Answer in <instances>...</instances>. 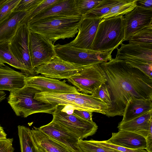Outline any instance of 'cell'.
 <instances>
[{
    "instance_id": "1",
    "label": "cell",
    "mask_w": 152,
    "mask_h": 152,
    "mask_svg": "<svg viewBox=\"0 0 152 152\" xmlns=\"http://www.w3.org/2000/svg\"><path fill=\"white\" fill-rule=\"evenodd\" d=\"M100 65L112 102L107 116H123L126 104L132 97L152 99V79L138 69L124 61L113 58Z\"/></svg>"
},
{
    "instance_id": "2",
    "label": "cell",
    "mask_w": 152,
    "mask_h": 152,
    "mask_svg": "<svg viewBox=\"0 0 152 152\" xmlns=\"http://www.w3.org/2000/svg\"><path fill=\"white\" fill-rule=\"evenodd\" d=\"M83 19L82 15L54 16L26 24L30 32L39 34L54 44L58 39L74 37Z\"/></svg>"
},
{
    "instance_id": "3",
    "label": "cell",
    "mask_w": 152,
    "mask_h": 152,
    "mask_svg": "<svg viewBox=\"0 0 152 152\" xmlns=\"http://www.w3.org/2000/svg\"><path fill=\"white\" fill-rule=\"evenodd\" d=\"M34 99L56 106H70L74 108L96 112L106 115L108 106L100 99L91 94L78 93H36Z\"/></svg>"
},
{
    "instance_id": "4",
    "label": "cell",
    "mask_w": 152,
    "mask_h": 152,
    "mask_svg": "<svg viewBox=\"0 0 152 152\" xmlns=\"http://www.w3.org/2000/svg\"><path fill=\"white\" fill-rule=\"evenodd\" d=\"M39 92L35 88L25 85L22 88L10 91L8 102L18 116L26 118L38 113L52 114L57 106L34 99L35 94Z\"/></svg>"
},
{
    "instance_id": "5",
    "label": "cell",
    "mask_w": 152,
    "mask_h": 152,
    "mask_svg": "<svg viewBox=\"0 0 152 152\" xmlns=\"http://www.w3.org/2000/svg\"><path fill=\"white\" fill-rule=\"evenodd\" d=\"M123 15L102 19L99 23L91 50H113L124 41Z\"/></svg>"
},
{
    "instance_id": "6",
    "label": "cell",
    "mask_w": 152,
    "mask_h": 152,
    "mask_svg": "<svg viewBox=\"0 0 152 152\" xmlns=\"http://www.w3.org/2000/svg\"><path fill=\"white\" fill-rule=\"evenodd\" d=\"M56 55L62 60L81 66L100 64L113 59V50L100 51L74 47L68 43L54 45Z\"/></svg>"
},
{
    "instance_id": "7",
    "label": "cell",
    "mask_w": 152,
    "mask_h": 152,
    "mask_svg": "<svg viewBox=\"0 0 152 152\" xmlns=\"http://www.w3.org/2000/svg\"><path fill=\"white\" fill-rule=\"evenodd\" d=\"M65 106H57L52 114V122L83 140L94 134L98 126L94 122L85 120L73 112L70 113L65 109Z\"/></svg>"
},
{
    "instance_id": "8",
    "label": "cell",
    "mask_w": 152,
    "mask_h": 152,
    "mask_svg": "<svg viewBox=\"0 0 152 152\" xmlns=\"http://www.w3.org/2000/svg\"><path fill=\"white\" fill-rule=\"evenodd\" d=\"M67 80L79 91L92 94L107 80L100 64L86 66Z\"/></svg>"
},
{
    "instance_id": "9",
    "label": "cell",
    "mask_w": 152,
    "mask_h": 152,
    "mask_svg": "<svg viewBox=\"0 0 152 152\" xmlns=\"http://www.w3.org/2000/svg\"><path fill=\"white\" fill-rule=\"evenodd\" d=\"M54 44L40 34L30 32L28 46L33 68L46 64L56 55Z\"/></svg>"
},
{
    "instance_id": "10",
    "label": "cell",
    "mask_w": 152,
    "mask_h": 152,
    "mask_svg": "<svg viewBox=\"0 0 152 152\" xmlns=\"http://www.w3.org/2000/svg\"><path fill=\"white\" fill-rule=\"evenodd\" d=\"M86 66H81L65 61L56 56L48 62L34 69L37 75L40 74L58 80L68 79Z\"/></svg>"
},
{
    "instance_id": "11",
    "label": "cell",
    "mask_w": 152,
    "mask_h": 152,
    "mask_svg": "<svg viewBox=\"0 0 152 152\" xmlns=\"http://www.w3.org/2000/svg\"><path fill=\"white\" fill-rule=\"evenodd\" d=\"M30 32L26 24L20 25L15 35L9 42V45L13 55L26 67L33 76L37 75L33 68L30 56L28 46Z\"/></svg>"
},
{
    "instance_id": "12",
    "label": "cell",
    "mask_w": 152,
    "mask_h": 152,
    "mask_svg": "<svg viewBox=\"0 0 152 152\" xmlns=\"http://www.w3.org/2000/svg\"><path fill=\"white\" fill-rule=\"evenodd\" d=\"M66 80L42 75L26 76L25 78V85L33 88L42 92L58 93H78L79 92L74 86L66 83Z\"/></svg>"
},
{
    "instance_id": "13",
    "label": "cell",
    "mask_w": 152,
    "mask_h": 152,
    "mask_svg": "<svg viewBox=\"0 0 152 152\" xmlns=\"http://www.w3.org/2000/svg\"><path fill=\"white\" fill-rule=\"evenodd\" d=\"M124 41H128L130 37L152 24V10L144 8L138 5L124 16Z\"/></svg>"
},
{
    "instance_id": "14",
    "label": "cell",
    "mask_w": 152,
    "mask_h": 152,
    "mask_svg": "<svg viewBox=\"0 0 152 152\" xmlns=\"http://www.w3.org/2000/svg\"><path fill=\"white\" fill-rule=\"evenodd\" d=\"M115 59L126 61L152 63V44L122 43Z\"/></svg>"
},
{
    "instance_id": "15",
    "label": "cell",
    "mask_w": 152,
    "mask_h": 152,
    "mask_svg": "<svg viewBox=\"0 0 152 152\" xmlns=\"http://www.w3.org/2000/svg\"><path fill=\"white\" fill-rule=\"evenodd\" d=\"M101 18H83L76 38L68 44L74 47L91 50Z\"/></svg>"
},
{
    "instance_id": "16",
    "label": "cell",
    "mask_w": 152,
    "mask_h": 152,
    "mask_svg": "<svg viewBox=\"0 0 152 152\" xmlns=\"http://www.w3.org/2000/svg\"><path fill=\"white\" fill-rule=\"evenodd\" d=\"M39 129L44 133L74 152H83L78 143L80 140L75 135L57 124L50 122Z\"/></svg>"
},
{
    "instance_id": "17",
    "label": "cell",
    "mask_w": 152,
    "mask_h": 152,
    "mask_svg": "<svg viewBox=\"0 0 152 152\" xmlns=\"http://www.w3.org/2000/svg\"><path fill=\"white\" fill-rule=\"evenodd\" d=\"M81 15L77 10L76 0H61L27 21L26 24L54 16Z\"/></svg>"
},
{
    "instance_id": "18",
    "label": "cell",
    "mask_w": 152,
    "mask_h": 152,
    "mask_svg": "<svg viewBox=\"0 0 152 152\" xmlns=\"http://www.w3.org/2000/svg\"><path fill=\"white\" fill-rule=\"evenodd\" d=\"M105 142L115 145L132 149H145V138L137 134L124 131L112 133L111 137Z\"/></svg>"
},
{
    "instance_id": "19",
    "label": "cell",
    "mask_w": 152,
    "mask_h": 152,
    "mask_svg": "<svg viewBox=\"0 0 152 152\" xmlns=\"http://www.w3.org/2000/svg\"><path fill=\"white\" fill-rule=\"evenodd\" d=\"M25 77L8 66H0V91H10L22 88L26 85Z\"/></svg>"
},
{
    "instance_id": "20",
    "label": "cell",
    "mask_w": 152,
    "mask_h": 152,
    "mask_svg": "<svg viewBox=\"0 0 152 152\" xmlns=\"http://www.w3.org/2000/svg\"><path fill=\"white\" fill-rule=\"evenodd\" d=\"M151 121L152 110L128 121L120 122L117 128L119 131L133 132L142 136L145 139Z\"/></svg>"
},
{
    "instance_id": "21",
    "label": "cell",
    "mask_w": 152,
    "mask_h": 152,
    "mask_svg": "<svg viewBox=\"0 0 152 152\" xmlns=\"http://www.w3.org/2000/svg\"><path fill=\"white\" fill-rule=\"evenodd\" d=\"M30 12H13L0 23V44L10 42L23 19Z\"/></svg>"
},
{
    "instance_id": "22",
    "label": "cell",
    "mask_w": 152,
    "mask_h": 152,
    "mask_svg": "<svg viewBox=\"0 0 152 152\" xmlns=\"http://www.w3.org/2000/svg\"><path fill=\"white\" fill-rule=\"evenodd\" d=\"M33 138L42 152H74L35 127L31 130Z\"/></svg>"
},
{
    "instance_id": "23",
    "label": "cell",
    "mask_w": 152,
    "mask_h": 152,
    "mask_svg": "<svg viewBox=\"0 0 152 152\" xmlns=\"http://www.w3.org/2000/svg\"><path fill=\"white\" fill-rule=\"evenodd\" d=\"M152 110V99L131 98L127 102L121 122H126Z\"/></svg>"
},
{
    "instance_id": "24",
    "label": "cell",
    "mask_w": 152,
    "mask_h": 152,
    "mask_svg": "<svg viewBox=\"0 0 152 152\" xmlns=\"http://www.w3.org/2000/svg\"><path fill=\"white\" fill-rule=\"evenodd\" d=\"M18 128L21 152H42L33 138L31 130L23 126L19 125Z\"/></svg>"
},
{
    "instance_id": "25",
    "label": "cell",
    "mask_w": 152,
    "mask_h": 152,
    "mask_svg": "<svg viewBox=\"0 0 152 152\" xmlns=\"http://www.w3.org/2000/svg\"><path fill=\"white\" fill-rule=\"evenodd\" d=\"M9 42L0 44V59L4 63L20 69L26 76H33L26 67L20 62L10 51Z\"/></svg>"
},
{
    "instance_id": "26",
    "label": "cell",
    "mask_w": 152,
    "mask_h": 152,
    "mask_svg": "<svg viewBox=\"0 0 152 152\" xmlns=\"http://www.w3.org/2000/svg\"><path fill=\"white\" fill-rule=\"evenodd\" d=\"M137 0H120L111 8L109 12L103 15L101 18L107 19L119 15H123L129 13L137 6Z\"/></svg>"
},
{
    "instance_id": "27",
    "label": "cell",
    "mask_w": 152,
    "mask_h": 152,
    "mask_svg": "<svg viewBox=\"0 0 152 152\" xmlns=\"http://www.w3.org/2000/svg\"><path fill=\"white\" fill-rule=\"evenodd\" d=\"M120 0H102L94 8L82 16L83 18H99L110 10L111 8L118 3Z\"/></svg>"
},
{
    "instance_id": "28",
    "label": "cell",
    "mask_w": 152,
    "mask_h": 152,
    "mask_svg": "<svg viewBox=\"0 0 152 152\" xmlns=\"http://www.w3.org/2000/svg\"><path fill=\"white\" fill-rule=\"evenodd\" d=\"M83 152H122L115 149L104 146L91 139L86 140H80L78 143Z\"/></svg>"
},
{
    "instance_id": "29",
    "label": "cell",
    "mask_w": 152,
    "mask_h": 152,
    "mask_svg": "<svg viewBox=\"0 0 152 152\" xmlns=\"http://www.w3.org/2000/svg\"><path fill=\"white\" fill-rule=\"evenodd\" d=\"M128 40L129 43L152 44V24L136 32Z\"/></svg>"
},
{
    "instance_id": "30",
    "label": "cell",
    "mask_w": 152,
    "mask_h": 152,
    "mask_svg": "<svg viewBox=\"0 0 152 152\" xmlns=\"http://www.w3.org/2000/svg\"><path fill=\"white\" fill-rule=\"evenodd\" d=\"M61 0H43L36 8L30 12L23 19L20 24H26L28 21Z\"/></svg>"
},
{
    "instance_id": "31",
    "label": "cell",
    "mask_w": 152,
    "mask_h": 152,
    "mask_svg": "<svg viewBox=\"0 0 152 152\" xmlns=\"http://www.w3.org/2000/svg\"><path fill=\"white\" fill-rule=\"evenodd\" d=\"M91 95L100 99L108 106L107 111L110 108L112 103L109 88L106 83L101 85Z\"/></svg>"
},
{
    "instance_id": "32",
    "label": "cell",
    "mask_w": 152,
    "mask_h": 152,
    "mask_svg": "<svg viewBox=\"0 0 152 152\" xmlns=\"http://www.w3.org/2000/svg\"><path fill=\"white\" fill-rule=\"evenodd\" d=\"M102 0H76L78 12L83 16L99 4Z\"/></svg>"
},
{
    "instance_id": "33",
    "label": "cell",
    "mask_w": 152,
    "mask_h": 152,
    "mask_svg": "<svg viewBox=\"0 0 152 152\" xmlns=\"http://www.w3.org/2000/svg\"><path fill=\"white\" fill-rule=\"evenodd\" d=\"M43 1V0H20L13 12H31L39 5Z\"/></svg>"
},
{
    "instance_id": "34",
    "label": "cell",
    "mask_w": 152,
    "mask_h": 152,
    "mask_svg": "<svg viewBox=\"0 0 152 152\" xmlns=\"http://www.w3.org/2000/svg\"><path fill=\"white\" fill-rule=\"evenodd\" d=\"M20 0H7L0 10V23L13 12Z\"/></svg>"
},
{
    "instance_id": "35",
    "label": "cell",
    "mask_w": 152,
    "mask_h": 152,
    "mask_svg": "<svg viewBox=\"0 0 152 152\" xmlns=\"http://www.w3.org/2000/svg\"><path fill=\"white\" fill-rule=\"evenodd\" d=\"M125 61L131 66L138 69L152 79V63Z\"/></svg>"
},
{
    "instance_id": "36",
    "label": "cell",
    "mask_w": 152,
    "mask_h": 152,
    "mask_svg": "<svg viewBox=\"0 0 152 152\" xmlns=\"http://www.w3.org/2000/svg\"><path fill=\"white\" fill-rule=\"evenodd\" d=\"M97 142L105 146L115 149L122 152H148L145 149L143 148L132 149L113 145L104 141H97Z\"/></svg>"
},
{
    "instance_id": "37",
    "label": "cell",
    "mask_w": 152,
    "mask_h": 152,
    "mask_svg": "<svg viewBox=\"0 0 152 152\" xmlns=\"http://www.w3.org/2000/svg\"><path fill=\"white\" fill-rule=\"evenodd\" d=\"M13 138L0 140V152H13Z\"/></svg>"
},
{
    "instance_id": "38",
    "label": "cell",
    "mask_w": 152,
    "mask_h": 152,
    "mask_svg": "<svg viewBox=\"0 0 152 152\" xmlns=\"http://www.w3.org/2000/svg\"><path fill=\"white\" fill-rule=\"evenodd\" d=\"M73 113L81 118L91 122H93L92 120L93 112L87 110L73 109Z\"/></svg>"
},
{
    "instance_id": "39",
    "label": "cell",
    "mask_w": 152,
    "mask_h": 152,
    "mask_svg": "<svg viewBox=\"0 0 152 152\" xmlns=\"http://www.w3.org/2000/svg\"><path fill=\"white\" fill-rule=\"evenodd\" d=\"M145 139L146 142L145 149L148 152H152V121L150 124L148 133Z\"/></svg>"
},
{
    "instance_id": "40",
    "label": "cell",
    "mask_w": 152,
    "mask_h": 152,
    "mask_svg": "<svg viewBox=\"0 0 152 152\" xmlns=\"http://www.w3.org/2000/svg\"><path fill=\"white\" fill-rule=\"evenodd\" d=\"M138 3H139V4L137 5L142 7L152 10V0H137V4Z\"/></svg>"
},
{
    "instance_id": "41",
    "label": "cell",
    "mask_w": 152,
    "mask_h": 152,
    "mask_svg": "<svg viewBox=\"0 0 152 152\" xmlns=\"http://www.w3.org/2000/svg\"><path fill=\"white\" fill-rule=\"evenodd\" d=\"M7 135L3 128L0 125V140H4L7 138Z\"/></svg>"
},
{
    "instance_id": "42",
    "label": "cell",
    "mask_w": 152,
    "mask_h": 152,
    "mask_svg": "<svg viewBox=\"0 0 152 152\" xmlns=\"http://www.w3.org/2000/svg\"><path fill=\"white\" fill-rule=\"evenodd\" d=\"M6 94L3 91H0V102L6 98Z\"/></svg>"
},
{
    "instance_id": "43",
    "label": "cell",
    "mask_w": 152,
    "mask_h": 152,
    "mask_svg": "<svg viewBox=\"0 0 152 152\" xmlns=\"http://www.w3.org/2000/svg\"><path fill=\"white\" fill-rule=\"evenodd\" d=\"M7 0H0V10Z\"/></svg>"
},
{
    "instance_id": "44",
    "label": "cell",
    "mask_w": 152,
    "mask_h": 152,
    "mask_svg": "<svg viewBox=\"0 0 152 152\" xmlns=\"http://www.w3.org/2000/svg\"><path fill=\"white\" fill-rule=\"evenodd\" d=\"M5 66L4 63L0 59V66Z\"/></svg>"
}]
</instances>
